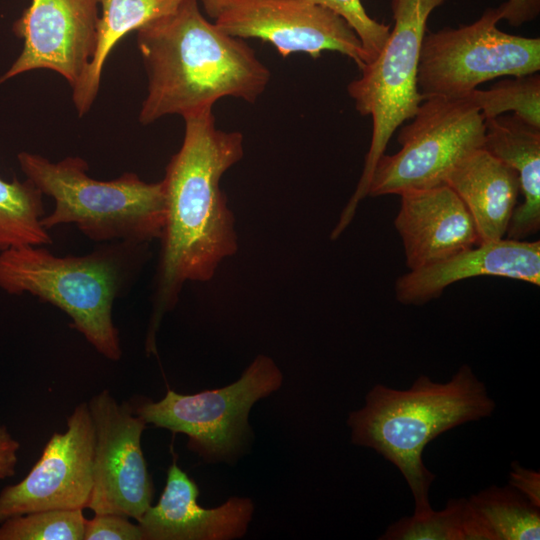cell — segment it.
<instances>
[{
	"mask_svg": "<svg viewBox=\"0 0 540 540\" xmlns=\"http://www.w3.org/2000/svg\"><path fill=\"white\" fill-rule=\"evenodd\" d=\"M182 145L162 180L166 215L145 350L187 281H209L219 263L237 251L234 218L220 188L223 174L243 157V135L216 127L213 110L183 118Z\"/></svg>",
	"mask_w": 540,
	"mask_h": 540,
	"instance_id": "1",
	"label": "cell"
},
{
	"mask_svg": "<svg viewBox=\"0 0 540 540\" xmlns=\"http://www.w3.org/2000/svg\"><path fill=\"white\" fill-rule=\"evenodd\" d=\"M137 45L148 78L142 125L213 110L224 97L254 103L270 81L255 51L208 21L198 0H183L172 13L142 26Z\"/></svg>",
	"mask_w": 540,
	"mask_h": 540,
	"instance_id": "2",
	"label": "cell"
},
{
	"mask_svg": "<svg viewBox=\"0 0 540 540\" xmlns=\"http://www.w3.org/2000/svg\"><path fill=\"white\" fill-rule=\"evenodd\" d=\"M496 404L468 365L446 383L419 376L407 390L375 385L365 405L349 414L352 443L371 448L394 464L414 498V516L433 511L428 499L435 478L422 455L440 434L491 416Z\"/></svg>",
	"mask_w": 540,
	"mask_h": 540,
	"instance_id": "3",
	"label": "cell"
},
{
	"mask_svg": "<svg viewBox=\"0 0 540 540\" xmlns=\"http://www.w3.org/2000/svg\"><path fill=\"white\" fill-rule=\"evenodd\" d=\"M141 245L112 242L87 255L64 257L43 245L9 248L0 251V288L59 308L100 354L117 361L122 350L112 308L130 278L132 254Z\"/></svg>",
	"mask_w": 540,
	"mask_h": 540,
	"instance_id": "4",
	"label": "cell"
},
{
	"mask_svg": "<svg viewBox=\"0 0 540 540\" xmlns=\"http://www.w3.org/2000/svg\"><path fill=\"white\" fill-rule=\"evenodd\" d=\"M17 159L26 178L55 201L54 210L42 219L46 230L73 224L101 243L160 239L166 215L162 181L147 183L131 172L110 181L96 180L88 176V164L80 157L51 162L21 152Z\"/></svg>",
	"mask_w": 540,
	"mask_h": 540,
	"instance_id": "5",
	"label": "cell"
},
{
	"mask_svg": "<svg viewBox=\"0 0 540 540\" xmlns=\"http://www.w3.org/2000/svg\"><path fill=\"white\" fill-rule=\"evenodd\" d=\"M446 0H391L394 25L379 54L348 85L356 110L372 119V136L357 187L333 229L336 236L351 223L359 203L368 196L379 159L394 132L425 100L417 73L428 18Z\"/></svg>",
	"mask_w": 540,
	"mask_h": 540,
	"instance_id": "6",
	"label": "cell"
},
{
	"mask_svg": "<svg viewBox=\"0 0 540 540\" xmlns=\"http://www.w3.org/2000/svg\"><path fill=\"white\" fill-rule=\"evenodd\" d=\"M499 7L488 8L473 23L426 33L417 85L424 98H463L478 85L540 70V38L498 28Z\"/></svg>",
	"mask_w": 540,
	"mask_h": 540,
	"instance_id": "7",
	"label": "cell"
},
{
	"mask_svg": "<svg viewBox=\"0 0 540 540\" xmlns=\"http://www.w3.org/2000/svg\"><path fill=\"white\" fill-rule=\"evenodd\" d=\"M282 381L275 362L259 355L227 386L190 395L168 390L161 400H143L133 410L147 424L187 435V447L206 462H230L250 434V409Z\"/></svg>",
	"mask_w": 540,
	"mask_h": 540,
	"instance_id": "8",
	"label": "cell"
},
{
	"mask_svg": "<svg viewBox=\"0 0 540 540\" xmlns=\"http://www.w3.org/2000/svg\"><path fill=\"white\" fill-rule=\"evenodd\" d=\"M411 119L398 134L400 150L379 159L368 196L445 184L464 158L483 147L485 118L464 98H426Z\"/></svg>",
	"mask_w": 540,
	"mask_h": 540,
	"instance_id": "9",
	"label": "cell"
},
{
	"mask_svg": "<svg viewBox=\"0 0 540 540\" xmlns=\"http://www.w3.org/2000/svg\"><path fill=\"white\" fill-rule=\"evenodd\" d=\"M214 23L237 38H257L287 57L341 53L361 70L368 58L352 27L330 9L307 0H222Z\"/></svg>",
	"mask_w": 540,
	"mask_h": 540,
	"instance_id": "10",
	"label": "cell"
},
{
	"mask_svg": "<svg viewBox=\"0 0 540 540\" xmlns=\"http://www.w3.org/2000/svg\"><path fill=\"white\" fill-rule=\"evenodd\" d=\"M94 425L93 487L87 508L137 521L151 505L154 489L141 447L147 423L108 390L88 403Z\"/></svg>",
	"mask_w": 540,
	"mask_h": 540,
	"instance_id": "11",
	"label": "cell"
},
{
	"mask_svg": "<svg viewBox=\"0 0 540 540\" xmlns=\"http://www.w3.org/2000/svg\"><path fill=\"white\" fill-rule=\"evenodd\" d=\"M95 431L88 403L54 433L41 457L19 483L0 492V523L18 515L51 509H84L93 487Z\"/></svg>",
	"mask_w": 540,
	"mask_h": 540,
	"instance_id": "12",
	"label": "cell"
},
{
	"mask_svg": "<svg viewBox=\"0 0 540 540\" xmlns=\"http://www.w3.org/2000/svg\"><path fill=\"white\" fill-rule=\"evenodd\" d=\"M101 0H32L13 24L24 40L21 54L0 84L24 72L49 69L73 87L95 52Z\"/></svg>",
	"mask_w": 540,
	"mask_h": 540,
	"instance_id": "13",
	"label": "cell"
},
{
	"mask_svg": "<svg viewBox=\"0 0 540 540\" xmlns=\"http://www.w3.org/2000/svg\"><path fill=\"white\" fill-rule=\"evenodd\" d=\"M394 220L409 271L440 262L480 244L468 209L446 184L399 195Z\"/></svg>",
	"mask_w": 540,
	"mask_h": 540,
	"instance_id": "14",
	"label": "cell"
},
{
	"mask_svg": "<svg viewBox=\"0 0 540 540\" xmlns=\"http://www.w3.org/2000/svg\"><path fill=\"white\" fill-rule=\"evenodd\" d=\"M198 497L197 484L174 461L158 503L138 520L143 540H232L247 532L251 499L235 496L209 509L199 505Z\"/></svg>",
	"mask_w": 540,
	"mask_h": 540,
	"instance_id": "15",
	"label": "cell"
},
{
	"mask_svg": "<svg viewBox=\"0 0 540 540\" xmlns=\"http://www.w3.org/2000/svg\"><path fill=\"white\" fill-rule=\"evenodd\" d=\"M495 276L540 285V242L499 240L482 242L432 265L409 271L395 284L397 300L422 305L459 281Z\"/></svg>",
	"mask_w": 540,
	"mask_h": 540,
	"instance_id": "16",
	"label": "cell"
},
{
	"mask_svg": "<svg viewBox=\"0 0 540 540\" xmlns=\"http://www.w3.org/2000/svg\"><path fill=\"white\" fill-rule=\"evenodd\" d=\"M445 184L468 209L481 243L505 238L520 194L512 168L480 148L450 172Z\"/></svg>",
	"mask_w": 540,
	"mask_h": 540,
	"instance_id": "17",
	"label": "cell"
},
{
	"mask_svg": "<svg viewBox=\"0 0 540 540\" xmlns=\"http://www.w3.org/2000/svg\"><path fill=\"white\" fill-rule=\"evenodd\" d=\"M482 148L518 176L523 201L513 212L505 238L525 240L540 229V128L513 114L486 119Z\"/></svg>",
	"mask_w": 540,
	"mask_h": 540,
	"instance_id": "18",
	"label": "cell"
},
{
	"mask_svg": "<svg viewBox=\"0 0 540 540\" xmlns=\"http://www.w3.org/2000/svg\"><path fill=\"white\" fill-rule=\"evenodd\" d=\"M183 0H101L94 55L78 82L72 99L79 116L91 108L101 81L105 61L114 46L129 32L175 11Z\"/></svg>",
	"mask_w": 540,
	"mask_h": 540,
	"instance_id": "19",
	"label": "cell"
},
{
	"mask_svg": "<svg viewBox=\"0 0 540 540\" xmlns=\"http://www.w3.org/2000/svg\"><path fill=\"white\" fill-rule=\"evenodd\" d=\"M43 194L26 178H0V251L26 245L46 246L52 237L42 225Z\"/></svg>",
	"mask_w": 540,
	"mask_h": 540,
	"instance_id": "20",
	"label": "cell"
},
{
	"mask_svg": "<svg viewBox=\"0 0 540 540\" xmlns=\"http://www.w3.org/2000/svg\"><path fill=\"white\" fill-rule=\"evenodd\" d=\"M496 540H538L540 507L512 486H491L468 499Z\"/></svg>",
	"mask_w": 540,
	"mask_h": 540,
	"instance_id": "21",
	"label": "cell"
},
{
	"mask_svg": "<svg viewBox=\"0 0 540 540\" xmlns=\"http://www.w3.org/2000/svg\"><path fill=\"white\" fill-rule=\"evenodd\" d=\"M486 119L513 112L524 122L540 128V76H511L490 89H474L463 97Z\"/></svg>",
	"mask_w": 540,
	"mask_h": 540,
	"instance_id": "22",
	"label": "cell"
},
{
	"mask_svg": "<svg viewBox=\"0 0 540 540\" xmlns=\"http://www.w3.org/2000/svg\"><path fill=\"white\" fill-rule=\"evenodd\" d=\"M83 509H51L3 521L0 540H84Z\"/></svg>",
	"mask_w": 540,
	"mask_h": 540,
	"instance_id": "23",
	"label": "cell"
},
{
	"mask_svg": "<svg viewBox=\"0 0 540 540\" xmlns=\"http://www.w3.org/2000/svg\"><path fill=\"white\" fill-rule=\"evenodd\" d=\"M470 511L468 499H450L441 511L403 517L390 525L382 540H464Z\"/></svg>",
	"mask_w": 540,
	"mask_h": 540,
	"instance_id": "24",
	"label": "cell"
},
{
	"mask_svg": "<svg viewBox=\"0 0 540 540\" xmlns=\"http://www.w3.org/2000/svg\"><path fill=\"white\" fill-rule=\"evenodd\" d=\"M324 6L342 17L358 35L368 63L381 51L386 42L390 25L371 18L362 5L361 0H307Z\"/></svg>",
	"mask_w": 540,
	"mask_h": 540,
	"instance_id": "25",
	"label": "cell"
},
{
	"mask_svg": "<svg viewBox=\"0 0 540 540\" xmlns=\"http://www.w3.org/2000/svg\"><path fill=\"white\" fill-rule=\"evenodd\" d=\"M84 540H143V536L139 525L128 517L105 513L86 520Z\"/></svg>",
	"mask_w": 540,
	"mask_h": 540,
	"instance_id": "26",
	"label": "cell"
},
{
	"mask_svg": "<svg viewBox=\"0 0 540 540\" xmlns=\"http://www.w3.org/2000/svg\"><path fill=\"white\" fill-rule=\"evenodd\" d=\"M509 485L515 488L533 505L540 507V474L526 469L517 462L511 463Z\"/></svg>",
	"mask_w": 540,
	"mask_h": 540,
	"instance_id": "27",
	"label": "cell"
},
{
	"mask_svg": "<svg viewBox=\"0 0 540 540\" xmlns=\"http://www.w3.org/2000/svg\"><path fill=\"white\" fill-rule=\"evenodd\" d=\"M502 20L517 27L535 20L540 13V0H506L498 6Z\"/></svg>",
	"mask_w": 540,
	"mask_h": 540,
	"instance_id": "28",
	"label": "cell"
},
{
	"mask_svg": "<svg viewBox=\"0 0 540 540\" xmlns=\"http://www.w3.org/2000/svg\"><path fill=\"white\" fill-rule=\"evenodd\" d=\"M19 448V442L6 426L0 425V480L15 475Z\"/></svg>",
	"mask_w": 540,
	"mask_h": 540,
	"instance_id": "29",
	"label": "cell"
},
{
	"mask_svg": "<svg viewBox=\"0 0 540 540\" xmlns=\"http://www.w3.org/2000/svg\"><path fill=\"white\" fill-rule=\"evenodd\" d=\"M204 6L207 15L215 19L219 13L222 0H200Z\"/></svg>",
	"mask_w": 540,
	"mask_h": 540,
	"instance_id": "30",
	"label": "cell"
}]
</instances>
